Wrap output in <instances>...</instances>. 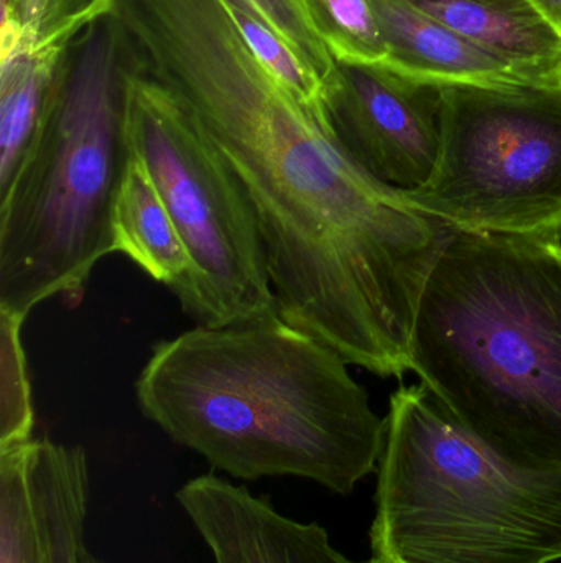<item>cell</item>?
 <instances>
[{
	"label": "cell",
	"mask_w": 561,
	"mask_h": 563,
	"mask_svg": "<svg viewBox=\"0 0 561 563\" xmlns=\"http://www.w3.org/2000/svg\"><path fill=\"white\" fill-rule=\"evenodd\" d=\"M30 442L0 449V563H52L30 468Z\"/></svg>",
	"instance_id": "obj_14"
},
{
	"label": "cell",
	"mask_w": 561,
	"mask_h": 563,
	"mask_svg": "<svg viewBox=\"0 0 561 563\" xmlns=\"http://www.w3.org/2000/svg\"><path fill=\"white\" fill-rule=\"evenodd\" d=\"M111 16L132 69L239 178L279 317L351 366L402 379L418 303L451 228L369 177L326 115L257 59L223 0H114Z\"/></svg>",
	"instance_id": "obj_1"
},
{
	"label": "cell",
	"mask_w": 561,
	"mask_h": 563,
	"mask_svg": "<svg viewBox=\"0 0 561 563\" xmlns=\"http://www.w3.org/2000/svg\"><path fill=\"white\" fill-rule=\"evenodd\" d=\"M388 46L385 71L415 85L524 88L536 85L405 0H369Z\"/></svg>",
	"instance_id": "obj_10"
},
{
	"label": "cell",
	"mask_w": 561,
	"mask_h": 563,
	"mask_svg": "<svg viewBox=\"0 0 561 563\" xmlns=\"http://www.w3.org/2000/svg\"><path fill=\"white\" fill-rule=\"evenodd\" d=\"M437 88L440 154L408 203L463 233L561 236V85Z\"/></svg>",
	"instance_id": "obj_7"
},
{
	"label": "cell",
	"mask_w": 561,
	"mask_h": 563,
	"mask_svg": "<svg viewBox=\"0 0 561 563\" xmlns=\"http://www.w3.org/2000/svg\"><path fill=\"white\" fill-rule=\"evenodd\" d=\"M561 35V0H527Z\"/></svg>",
	"instance_id": "obj_20"
},
{
	"label": "cell",
	"mask_w": 561,
	"mask_h": 563,
	"mask_svg": "<svg viewBox=\"0 0 561 563\" xmlns=\"http://www.w3.org/2000/svg\"><path fill=\"white\" fill-rule=\"evenodd\" d=\"M325 114L346 154L379 184L405 194L434 174L440 154L437 86L338 63Z\"/></svg>",
	"instance_id": "obj_8"
},
{
	"label": "cell",
	"mask_w": 561,
	"mask_h": 563,
	"mask_svg": "<svg viewBox=\"0 0 561 563\" xmlns=\"http://www.w3.org/2000/svg\"><path fill=\"white\" fill-rule=\"evenodd\" d=\"M25 318L0 310V449L32 439V389L26 369L22 327Z\"/></svg>",
	"instance_id": "obj_16"
},
{
	"label": "cell",
	"mask_w": 561,
	"mask_h": 563,
	"mask_svg": "<svg viewBox=\"0 0 561 563\" xmlns=\"http://www.w3.org/2000/svg\"><path fill=\"white\" fill-rule=\"evenodd\" d=\"M55 43L22 45L0 65V194L32 148L52 101Z\"/></svg>",
	"instance_id": "obj_13"
},
{
	"label": "cell",
	"mask_w": 561,
	"mask_h": 563,
	"mask_svg": "<svg viewBox=\"0 0 561 563\" xmlns=\"http://www.w3.org/2000/svg\"><path fill=\"white\" fill-rule=\"evenodd\" d=\"M223 2L231 19L239 29L244 42L253 49L257 59L266 65L306 108L326 115V86L322 78L256 15L227 0Z\"/></svg>",
	"instance_id": "obj_18"
},
{
	"label": "cell",
	"mask_w": 561,
	"mask_h": 563,
	"mask_svg": "<svg viewBox=\"0 0 561 563\" xmlns=\"http://www.w3.org/2000/svg\"><path fill=\"white\" fill-rule=\"evenodd\" d=\"M81 563H105L104 561H101V559L96 558L92 552L88 551V548H82L81 551Z\"/></svg>",
	"instance_id": "obj_21"
},
{
	"label": "cell",
	"mask_w": 561,
	"mask_h": 563,
	"mask_svg": "<svg viewBox=\"0 0 561 563\" xmlns=\"http://www.w3.org/2000/svg\"><path fill=\"white\" fill-rule=\"evenodd\" d=\"M66 0H2V15H10L22 33V45L48 38Z\"/></svg>",
	"instance_id": "obj_19"
},
{
	"label": "cell",
	"mask_w": 561,
	"mask_h": 563,
	"mask_svg": "<svg viewBox=\"0 0 561 563\" xmlns=\"http://www.w3.org/2000/svg\"><path fill=\"white\" fill-rule=\"evenodd\" d=\"M369 563L561 561V468L487 450L420 383L391 396Z\"/></svg>",
	"instance_id": "obj_5"
},
{
	"label": "cell",
	"mask_w": 561,
	"mask_h": 563,
	"mask_svg": "<svg viewBox=\"0 0 561 563\" xmlns=\"http://www.w3.org/2000/svg\"><path fill=\"white\" fill-rule=\"evenodd\" d=\"M177 501L214 563H361L338 551L318 522L289 518L267 496L214 473L188 479Z\"/></svg>",
	"instance_id": "obj_9"
},
{
	"label": "cell",
	"mask_w": 561,
	"mask_h": 563,
	"mask_svg": "<svg viewBox=\"0 0 561 563\" xmlns=\"http://www.w3.org/2000/svg\"><path fill=\"white\" fill-rule=\"evenodd\" d=\"M349 366L279 313L197 324L155 344L135 399L168 439L233 478L293 476L349 496L385 440Z\"/></svg>",
	"instance_id": "obj_2"
},
{
	"label": "cell",
	"mask_w": 561,
	"mask_h": 563,
	"mask_svg": "<svg viewBox=\"0 0 561 563\" xmlns=\"http://www.w3.org/2000/svg\"><path fill=\"white\" fill-rule=\"evenodd\" d=\"M119 45L114 23L98 13L0 194V310L26 318L48 298L81 294L115 253L112 218L132 155Z\"/></svg>",
	"instance_id": "obj_4"
},
{
	"label": "cell",
	"mask_w": 561,
	"mask_h": 563,
	"mask_svg": "<svg viewBox=\"0 0 561 563\" xmlns=\"http://www.w3.org/2000/svg\"><path fill=\"white\" fill-rule=\"evenodd\" d=\"M411 371L501 459L561 468V236L451 230L418 303Z\"/></svg>",
	"instance_id": "obj_3"
},
{
	"label": "cell",
	"mask_w": 561,
	"mask_h": 563,
	"mask_svg": "<svg viewBox=\"0 0 561 563\" xmlns=\"http://www.w3.org/2000/svg\"><path fill=\"white\" fill-rule=\"evenodd\" d=\"M509 63L536 85H561V35L527 0H405Z\"/></svg>",
	"instance_id": "obj_11"
},
{
	"label": "cell",
	"mask_w": 561,
	"mask_h": 563,
	"mask_svg": "<svg viewBox=\"0 0 561 563\" xmlns=\"http://www.w3.org/2000/svg\"><path fill=\"white\" fill-rule=\"evenodd\" d=\"M125 132L191 260L171 294L201 327L277 313L253 205L223 155L190 118L137 71H122Z\"/></svg>",
	"instance_id": "obj_6"
},
{
	"label": "cell",
	"mask_w": 561,
	"mask_h": 563,
	"mask_svg": "<svg viewBox=\"0 0 561 563\" xmlns=\"http://www.w3.org/2000/svg\"><path fill=\"white\" fill-rule=\"evenodd\" d=\"M266 23L308 65L326 86V96L338 81L333 58L312 0H227Z\"/></svg>",
	"instance_id": "obj_15"
},
{
	"label": "cell",
	"mask_w": 561,
	"mask_h": 563,
	"mask_svg": "<svg viewBox=\"0 0 561 563\" xmlns=\"http://www.w3.org/2000/svg\"><path fill=\"white\" fill-rule=\"evenodd\" d=\"M112 224L115 253L127 256L158 284L175 290L190 274L183 240L150 175L134 155L115 200Z\"/></svg>",
	"instance_id": "obj_12"
},
{
	"label": "cell",
	"mask_w": 561,
	"mask_h": 563,
	"mask_svg": "<svg viewBox=\"0 0 561 563\" xmlns=\"http://www.w3.org/2000/svg\"><path fill=\"white\" fill-rule=\"evenodd\" d=\"M336 63L382 68L388 46L369 0H312Z\"/></svg>",
	"instance_id": "obj_17"
}]
</instances>
